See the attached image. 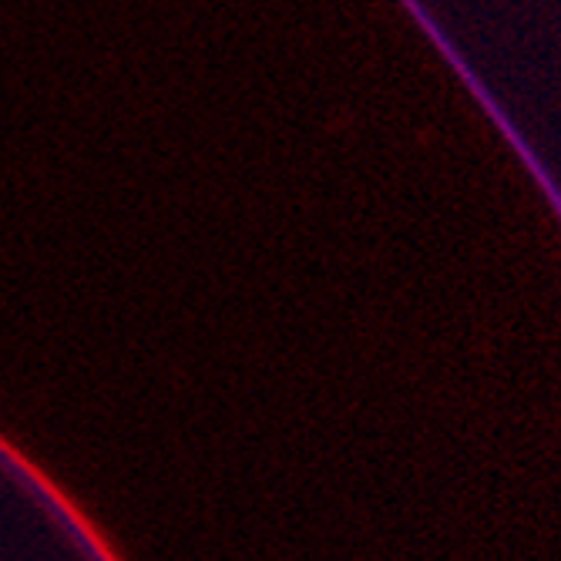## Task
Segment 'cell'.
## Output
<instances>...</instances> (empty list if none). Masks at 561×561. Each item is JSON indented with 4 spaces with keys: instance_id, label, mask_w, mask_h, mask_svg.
<instances>
[]
</instances>
